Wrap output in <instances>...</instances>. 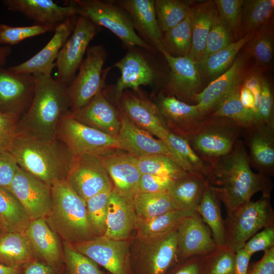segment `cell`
<instances>
[{
	"label": "cell",
	"instance_id": "obj_1",
	"mask_svg": "<svg viewBox=\"0 0 274 274\" xmlns=\"http://www.w3.org/2000/svg\"><path fill=\"white\" fill-rule=\"evenodd\" d=\"M208 185L230 212L261 192L270 197L272 184L268 178L251 169L244 142L238 139L227 154L207 163Z\"/></svg>",
	"mask_w": 274,
	"mask_h": 274
},
{
	"label": "cell",
	"instance_id": "obj_2",
	"mask_svg": "<svg viewBox=\"0 0 274 274\" xmlns=\"http://www.w3.org/2000/svg\"><path fill=\"white\" fill-rule=\"evenodd\" d=\"M8 152L21 169L51 186L66 180L74 156L57 139L46 141L18 131Z\"/></svg>",
	"mask_w": 274,
	"mask_h": 274
},
{
	"label": "cell",
	"instance_id": "obj_3",
	"mask_svg": "<svg viewBox=\"0 0 274 274\" xmlns=\"http://www.w3.org/2000/svg\"><path fill=\"white\" fill-rule=\"evenodd\" d=\"M33 75L36 80L33 97L19 119L17 131L41 140H54L61 117L70 112L67 86L51 74Z\"/></svg>",
	"mask_w": 274,
	"mask_h": 274
},
{
	"label": "cell",
	"instance_id": "obj_4",
	"mask_svg": "<svg viewBox=\"0 0 274 274\" xmlns=\"http://www.w3.org/2000/svg\"><path fill=\"white\" fill-rule=\"evenodd\" d=\"M52 206L45 218L50 227L71 244L88 240L94 231L87 217L85 201L66 180L51 186Z\"/></svg>",
	"mask_w": 274,
	"mask_h": 274
},
{
	"label": "cell",
	"instance_id": "obj_5",
	"mask_svg": "<svg viewBox=\"0 0 274 274\" xmlns=\"http://www.w3.org/2000/svg\"><path fill=\"white\" fill-rule=\"evenodd\" d=\"M244 130L231 119L207 116L187 140L207 163L228 154Z\"/></svg>",
	"mask_w": 274,
	"mask_h": 274
},
{
	"label": "cell",
	"instance_id": "obj_6",
	"mask_svg": "<svg viewBox=\"0 0 274 274\" xmlns=\"http://www.w3.org/2000/svg\"><path fill=\"white\" fill-rule=\"evenodd\" d=\"M224 220L226 245L235 252L262 228L274 226V211L270 197L262 195L227 213Z\"/></svg>",
	"mask_w": 274,
	"mask_h": 274
},
{
	"label": "cell",
	"instance_id": "obj_7",
	"mask_svg": "<svg viewBox=\"0 0 274 274\" xmlns=\"http://www.w3.org/2000/svg\"><path fill=\"white\" fill-rule=\"evenodd\" d=\"M73 1L80 16L111 31L126 47L132 49L138 46L151 50V46L137 35L130 17L114 2L100 0Z\"/></svg>",
	"mask_w": 274,
	"mask_h": 274
},
{
	"label": "cell",
	"instance_id": "obj_8",
	"mask_svg": "<svg viewBox=\"0 0 274 274\" xmlns=\"http://www.w3.org/2000/svg\"><path fill=\"white\" fill-rule=\"evenodd\" d=\"M107 57L101 45L88 48L78 74L67 86L71 113L80 110L102 91L106 76L102 67Z\"/></svg>",
	"mask_w": 274,
	"mask_h": 274
},
{
	"label": "cell",
	"instance_id": "obj_9",
	"mask_svg": "<svg viewBox=\"0 0 274 274\" xmlns=\"http://www.w3.org/2000/svg\"><path fill=\"white\" fill-rule=\"evenodd\" d=\"M56 138L74 156H102L120 149L116 138L80 123L72 116L70 111L61 117Z\"/></svg>",
	"mask_w": 274,
	"mask_h": 274
},
{
	"label": "cell",
	"instance_id": "obj_10",
	"mask_svg": "<svg viewBox=\"0 0 274 274\" xmlns=\"http://www.w3.org/2000/svg\"><path fill=\"white\" fill-rule=\"evenodd\" d=\"M99 27L80 16L74 30L66 41L55 60L56 79L67 86L73 81L84 59L90 42L97 35Z\"/></svg>",
	"mask_w": 274,
	"mask_h": 274
},
{
	"label": "cell",
	"instance_id": "obj_11",
	"mask_svg": "<svg viewBox=\"0 0 274 274\" xmlns=\"http://www.w3.org/2000/svg\"><path fill=\"white\" fill-rule=\"evenodd\" d=\"M66 181L85 201L95 195L113 188L100 156H74Z\"/></svg>",
	"mask_w": 274,
	"mask_h": 274
},
{
	"label": "cell",
	"instance_id": "obj_12",
	"mask_svg": "<svg viewBox=\"0 0 274 274\" xmlns=\"http://www.w3.org/2000/svg\"><path fill=\"white\" fill-rule=\"evenodd\" d=\"M140 241L132 262L136 274H166L179 262L177 229L160 237Z\"/></svg>",
	"mask_w": 274,
	"mask_h": 274
},
{
	"label": "cell",
	"instance_id": "obj_13",
	"mask_svg": "<svg viewBox=\"0 0 274 274\" xmlns=\"http://www.w3.org/2000/svg\"><path fill=\"white\" fill-rule=\"evenodd\" d=\"M75 249L111 274H130L129 243L104 235L72 244Z\"/></svg>",
	"mask_w": 274,
	"mask_h": 274
},
{
	"label": "cell",
	"instance_id": "obj_14",
	"mask_svg": "<svg viewBox=\"0 0 274 274\" xmlns=\"http://www.w3.org/2000/svg\"><path fill=\"white\" fill-rule=\"evenodd\" d=\"M35 88L33 75L0 67V113L20 118L31 105Z\"/></svg>",
	"mask_w": 274,
	"mask_h": 274
},
{
	"label": "cell",
	"instance_id": "obj_15",
	"mask_svg": "<svg viewBox=\"0 0 274 274\" xmlns=\"http://www.w3.org/2000/svg\"><path fill=\"white\" fill-rule=\"evenodd\" d=\"M8 189L19 200L30 220L46 218L50 213L51 186L19 167Z\"/></svg>",
	"mask_w": 274,
	"mask_h": 274
},
{
	"label": "cell",
	"instance_id": "obj_16",
	"mask_svg": "<svg viewBox=\"0 0 274 274\" xmlns=\"http://www.w3.org/2000/svg\"><path fill=\"white\" fill-rule=\"evenodd\" d=\"M118 102L120 111L134 125L163 141L176 156L180 164L168 143L170 132L165 127L155 104L142 95L125 91Z\"/></svg>",
	"mask_w": 274,
	"mask_h": 274
},
{
	"label": "cell",
	"instance_id": "obj_17",
	"mask_svg": "<svg viewBox=\"0 0 274 274\" xmlns=\"http://www.w3.org/2000/svg\"><path fill=\"white\" fill-rule=\"evenodd\" d=\"M161 53L170 68L167 88L172 96L186 103L195 100L202 85L197 62L188 56H173L164 49Z\"/></svg>",
	"mask_w": 274,
	"mask_h": 274
},
{
	"label": "cell",
	"instance_id": "obj_18",
	"mask_svg": "<svg viewBox=\"0 0 274 274\" xmlns=\"http://www.w3.org/2000/svg\"><path fill=\"white\" fill-rule=\"evenodd\" d=\"M177 232L178 261L208 255L218 247L210 229L196 212L181 221Z\"/></svg>",
	"mask_w": 274,
	"mask_h": 274
},
{
	"label": "cell",
	"instance_id": "obj_19",
	"mask_svg": "<svg viewBox=\"0 0 274 274\" xmlns=\"http://www.w3.org/2000/svg\"><path fill=\"white\" fill-rule=\"evenodd\" d=\"M119 114L120 127L116 138L120 150L136 158L152 155L166 156L180 165L176 156L163 141L134 125L120 111Z\"/></svg>",
	"mask_w": 274,
	"mask_h": 274
},
{
	"label": "cell",
	"instance_id": "obj_20",
	"mask_svg": "<svg viewBox=\"0 0 274 274\" xmlns=\"http://www.w3.org/2000/svg\"><path fill=\"white\" fill-rule=\"evenodd\" d=\"M8 10L19 12L35 21V24L54 28L67 19L78 14L73 1L66 6H60L52 0H4Z\"/></svg>",
	"mask_w": 274,
	"mask_h": 274
},
{
	"label": "cell",
	"instance_id": "obj_21",
	"mask_svg": "<svg viewBox=\"0 0 274 274\" xmlns=\"http://www.w3.org/2000/svg\"><path fill=\"white\" fill-rule=\"evenodd\" d=\"M100 156L113 183V190L132 201L139 192L142 175L136 165V157L120 149Z\"/></svg>",
	"mask_w": 274,
	"mask_h": 274
},
{
	"label": "cell",
	"instance_id": "obj_22",
	"mask_svg": "<svg viewBox=\"0 0 274 274\" xmlns=\"http://www.w3.org/2000/svg\"><path fill=\"white\" fill-rule=\"evenodd\" d=\"M156 105L168 130L186 139L204 118L197 105H189L174 96L161 94Z\"/></svg>",
	"mask_w": 274,
	"mask_h": 274
},
{
	"label": "cell",
	"instance_id": "obj_23",
	"mask_svg": "<svg viewBox=\"0 0 274 274\" xmlns=\"http://www.w3.org/2000/svg\"><path fill=\"white\" fill-rule=\"evenodd\" d=\"M247 57V54L238 55L226 71L197 94L195 101L203 117L210 115L223 98L239 85L245 74Z\"/></svg>",
	"mask_w": 274,
	"mask_h": 274
},
{
	"label": "cell",
	"instance_id": "obj_24",
	"mask_svg": "<svg viewBox=\"0 0 274 274\" xmlns=\"http://www.w3.org/2000/svg\"><path fill=\"white\" fill-rule=\"evenodd\" d=\"M71 17L57 26L48 43L31 58L17 65L8 67L16 73L31 75L51 74L62 47L72 33L77 19Z\"/></svg>",
	"mask_w": 274,
	"mask_h": 274
},
{
	"label": "cell",
	"instance_id": "obj_25",
	"mask_svg": "<svg viewBox=\"0 0 274 274\" xmlns=\"http://www.w3.org/2000/svg\"><path fill=\"white\" fill-rule=\"evenodd\" d=\"M114 66L118 68L120 77L114 85V93L118 102L123 92L130 88L138 91L141 86L152 84L156 79L154 70L140 53L130 49Z\"/></svg>",
	"mask_w": 274,
	"mask_h": 274
},
{
	"label": "cell",
	"instance_id": "obj_26",
	"mask_svg": "<svg viewBox=\"0 0 274 274\" xmlns=\"http://www.w3.org/2000/svg\"><path fill=\"white\" fill-rule=\"evenodd\" d=\"M72 116L80 123L116 138L120 127L119 112L102 91Z\"/></svg>",
	"mask_w": 274,
	"mask_h": 274
},
{
	"label": "cell",
	"instance_id": "obj_27",
	"mask_svg": "<svg viewBox=\"0 0 274 274\" xmlns=\"http://www.w3.org/2000/svg\"><path fill=\"white\" fill-rule=\"evenodd\" d=\"M250 165L267 177L273 173L274 127L257 123L245 129Z\"/></svg>",
	"mask_w": 274,
	"mask_h": 274
},
{
	"label": "cell",
	"instance_id": "obj_28",
	"mask_svg": "<svg viewBox=\"0 0 274 274\" xmlns=\"http://www.w3.org/2000/svg\"><path fill=\"white\" fill-rule=\"evenodd\" d=\"M136 221L132 201L112 190L104 235L116 240H126L135 228Z\"/></svg>",
	"mask_w": 274,
	"mask_h": 274
},
{
	"label": "cell",
	"instance_id": "obj_29",
	"mask_svg": "<svg viewBox=\"0 0 274 274\" xmlns=\"http://www.w3.org/2000/svg\"><path fill=\"white\" fill-rule=\"evenodd\" d=\"M24 234L33 254L42 261L57 267L61 258V247L57 233L50 227L45 218L30 221Z\"/></svg>",
	"mask_w": 274,
	"mask_h": 274
},
{
	"label": "cell",
	"instance_id": "obj_30",
	"mask_svg": "<svg viewBox=\"0 0 274 274\" xmlns=\"http://www.w3.org/2000/svg\"><path fill=\"white\" fill-rule=\"evenodd\" d=\"M128 13L134 28L160 52L162 32L157 20L154 0H121L115 2Z\"/></svg>",
	"mask_w": 274,
	"mask_h": 274
},
{
	"label": "cell",
	"instance_id": "obj_31",
	"mask_svg": "<svg viewBox=\"0 0 274 274\" xmlns=\"http://www.w3.org/2000/svg\"><path fill=\"white\" fill-rule=\"evenodd\" d=\"M207 183L203 175L187 172L174 181L167 193L179 209L195 212Z\"/></svg>",
	"mask_w": 274,
	"mask_h": 274
},
{
	"label": "cell",
	"instance_id": "obj_32",
	"mask_svg": "<svg viewBox=\"0 0 274 274\" xmlns=\"http://www.w3.org/2000/svg\"><path fill=\"white\" fill-rule=\"evenodd\" d=\"M216 10L214 1H203L193 6L190 5L188 15L191 22L192 42L188 56L197 62L202 58Z\"/></svg>",
	"mask_w": 274,
	"mask_h": 274
},
{
	"label": "cell",
	"instance_id": "obj_33",
	"mask_svg": "<svg viewBox=\"0 0 274 274\" xmlns=\"http://www.w3.org/2000/svg\"><path fill=\"white\" fill-rule=\"evenodd\" d=\"M255 32L244 35L239 40L197 62L201 78H216L226 71L233 63L239 50L252 39Z\"/></svg>",
	"mask_w": 274,
	"mask_h": 274
},
{
	"label": "cell",
	"instance_id": "obj_34",
	"mask_svg": "<svg viewBox=\"0 0 274 274\" xmlns=\"http://www.w3.org/2000/svg\"><path fill=\"white\" fill-rule=\"evenodd\" d=\"M34 254L24 233L0 232V264L21 267L34 260Z\"/></svg>",
	"mask_w": 274,
	"mask_h": 274
},
{
	"label": "cell",
	"instance_id": "obj_35",
	"mask_svg": "<svg viewBox=\"0 0 274 274\" xmlns=\"http://www.w3.org/2000/svg\"><path fill=\"white\" fill-rule=\"evenodd\" d=\"M30 221L15 195L8 188L0 186V227L2 230L24 233Z\"/></svg>",
	"mask_w": 274,
	"mask_h": 274
},
{
	"label": "cell",
	"instance_id": "obj_36",
	"mask_svg": "<svg viewBox=\"0 0 274 274\" xmlns=\"http://www.w3.org/2000/svg\"><path fill=\"white\" fill-rule=\"evenodd\" d=\"M220 201L207 183L201 200L195 211L210 229L217 246L223 247L226 245V232Z\"/></svg>",
	"mask_w": 274,
	"mask_h": 274
},
{
	"label": "cell",
	"instance_id": "obj_37",
	"mask_svg": "<svg viewBox=\"0 0 274 274\" xmlns=\"http://www.w3.org/2000/svg\"><path fill=\"white\" fill-rule=\"evenodd\" d=\"M195 212L178 209L150 220L137 219L135 228L138 231V236L140 239L161 237L176 229L184 218Z\"/></svg>",
	"mask_w": 274,
	"mask_h": 274
},
{
	"label": "cell",
	"instance_id": "obj_38",
	"mask_svg": "<svg viewBox=\"0 0 274 274\" xmlns=\"http://www.w3.org/2000/svg\"><path fill=\"white\" fill-rule=\"evenodd\" d=\"M132 201L138 220H150L179 209L167 193L139 192Z\"/></svg>",
	"mask_w": 274,
	"mask_h": 274
},
{
	"label": "cell",
	"instance_id": "obj_39",
	"mask_svg": "<svg viewBox=\"0 0 274 274\" xmlns=\"http://www.w3.org/2000/svg\"><path fill=\"white\" fill-rule=\"evenodd\" d=\"M238 87L223 98L208 116L231 119L247 129L255 124V119L241 101Z\"/></svg>",
	"mask_w": 274,
	"mask_h": 274
},
{
	"label": "cell",
	"instance_id": "obj_40",
	"mask_svg": "<svg viewBox=\"0 0 274 274\" xmlns=\"http://www.w3.org/2000/svg\"><path fill=\"white\" fill-rule=\"evenodd\" d=\"M273 10V0H244L241 16L243 34L255 32L269 21Z\"/></svg>",
	"mask_w": 274,
	"mask_h": 274
},
{
	"label": "cell",
	"instance_id": "obj_41",
	"mask_svg": "<svg viewBox=\"0 0 274 274\" xmlns=\"http://www.w3.org/2000/svg\"><path fill=\"white\" fill-rule=\"evenodd\" d=\"M163 33L162 44L166 52L174 57L188 55L192 42L191 22L188 15L175 27Z\"/></svg>",
	"mask_w": 274,
	"mask_h": 274
},
{
	"label": "cell",
	"instance_id": "obj_42",
	"mask_svg": "<svg viewBox=\"0 0 274 274\" xmlns=\"http://www.w3.org/2000/svg\"><path fill=\"white\" fill-rule=\"evenodd\" d=\"M168 140L171 149L179 158L184 170L198 173L207 177V164L194 151L187 139L169 132Z\"/></svg>",
	"mask_w": 274,
	"mask_h": 274
},
{
	"label": "cell",
	"instance_id": "obj_43",
	"mask_svg": "<svg viewBox=\"0 0 274 274\" xmlns=\"http://www.w3.org/2000/svg\"><path fill=\"white\" fill-rule=\"evenodd\" d=\"M154 8L158 25L163 33L187 16L190 5L179 0H155Z\"/></svg>",
	"mask_w": 274,
	"mask_h": 274
},
{
	"label": "cell",
	"instance_id": "obj_44",
	"mask_svg": "<svg viewBox=\"0 0 274 274\" xmlns=\"http://www.w3.org/2000/svg\"><path fill=\"white\" fill-rule=\"evenodd\" d=\"M136 163L141 174L157 175L177 179L187 172L172 158L162 155L136 158Z\"/></svg>",
	"mask_w": 274,
	"mask_h": 274
},
{
	"label": "cell",
	"instance_id": "obj_45",
	"mask_svg": "<svg viewBox=\"0 0 274 274\" xmlns=\"http://www.w3.org/2000/svg\"><path fill=\"white\" fill-rule=\"evenodd\" d=\"M264 80L260 70L254 68L245 74L238 87L240 100L245 108L253 115L255 124Z\"/></svg>",
	"mask_w": 274,
	"mask_h": 274
},
{
	"label": "cell",
	"instance_id": "obj_46",
	"mask_svg": "<svg viewBox=\"0 0 274 274\" xmlns=\"http://www.w3.org/2000/svg\"><path fill=\"white\" fill-rule=\"evenodd\" d=\"M249 43L247 55L252 56L259 65H268L273 53V33L270 21L260 26Z\"/></svg>",
	"mask_w": 274,
	"mask_h": 274
},
{
	"label": "cell",
	"instance_id": "obj_47",
	"mask_svg": "<svg viewBox=\"0 0 274 274\" xmlns=\"http://www.w3.org/2000/svg\"><path fill=\"white\" fill-rule=\"evenodd\" d=\"M232 36L230 29L216 10L201 60L234 42Z\"/></svg>",
	"mask_w": 274,
	"mask_h": 274
},
{
	"label": "cell",
	"instance_id": "obj_48",
	"mask_svg": "<svg viewBox=\"0 0 274 274\" xmlns=\"http://www.w3.org/2000/svg\"><path fill=\"white\" fill-rule=\"evenodd\" d=\"M236 252L226 245L217 248L206 255L204 274H232Z\"/></svg>",
	"mask_w": 274,
	"mask_h": 274
},
{
	"label": "cell",
	"instance_id": "obj_49",
	"mask_svg": "<svg viewBox=\"0 0 274 274\" xmlns=\"http://www.w3.org/2000/svg\"><path fill=\"white\" fill-rule=\"evenodd\" d=\"M112 190L101 192L85 201L89 222L94 232L100 235L105 232L109 197Z\"/></svg>",
	"mask_w": 274,
	"mask_h": 274
},
{
	"label": "cell",
	"instance_id": "obj_50",
	"mask_svg": "<svg viewBox=\"0 0 274 274\" xmlns=\"http://www.w3.org/2000/svg\"><path fill=\"white\" fill-rule=\"evenodd\" d=\"M63 254L68 274H103L94 261L66 241L63 242Z\"/></svg>",
	"mask_w": 274,
	"mask_h": 274
},
{
	"label": "cell",
	"instance_id": "obj_51",
	"mask_svg": "<svg viewBox=\"0 0 274 274\" xmlns=\"http://www.w3.org/2000/svg\"><path fill=\"white\" fill-rule=\"evenodd\" d=\"M54 30L51 27L39 24L12 26L0 22V45H14L25 39Z\"/></svg>",
	"mask_w": 274,
	"mask_h": 274
},
{
	"label": "cell",
	"instance_id": "obj_52",
	"mask_svg": "<svg viewBox=\"0 0 274 274\" xmlns=\"http://www.w3.org/2000/svg\"><path fill=\"white\" fill-rule=\"evenodd\" d=\"M218 14L231 30L236 41L243 37L241 25L243 0H216L214 1Z\"/></svg>",
	"mask_w": 274,
	"mask_h": 274
},
{
	"label": "cell",
	"instance_id": "obj_53",
	"mask_svg": "<svg viewBox=\"0 0 274 274\" xmlns=\"http://www.w3.org/2000/svg\"><path fill=\"white\" fill-rule=\"evenodd\" d=\"M257 123L274 127L273 96L271 88L265 79L262 86L255 124Z\"/></svg>",
	"mask_w": 274,
	"mask_h": 274
},
{
	"label": "cell",
	"instance_id": "obj_54",
	"mask_svg": "<svg viewBox=\"0 0 274 274\" xmlns=\"http://www.w3.org/2000/svg\"><path fill=\"white\" fill-rule=\"evenodd\" d=\"M20 117L0 113V153L8 152L16 135Z\"/></svg>",
	"mask_w": 274,
	"mask_h": 274
},
{
	"label": "cell",
	"instance_id": "obj_55",
	"mask_svg": "<svg viewBox=\"0 0 274 274\" xmlns=\"http://www.w3.org/2000/svg\"><path fill=\"white\" fill-rule=\"evenodd\" d=\"M274 247V226L264 228L246 242L243 249L251 256L256 252L265 251Z\"/></svg>",
	"mask_w": 274,
	"mask_h": 274
},
{
	"label": "cell",
	"instance_id": "obj_56",
	"mask_svg": "<svg viewBox=\"0 0 274 274\" xmlns=\"http://www.w3.org/2000/svg\"><path fill=\"white\" fill-rule=\"evenodd\" d=\"M175 180L166 177L142 174L139 183V192L167 193Z\"/></svg>",
	"mask_w": 274,
	"mask_h": 274
},
{
	"label": "cell",
	"instance_id": "obj_57",
	"mask_svg": "<svg viewBox=\"0 0 274 274\" xmlns=\"http://www.w3.org/2000/svg\"><path fill=\"white\" fill-rule=\"evenodd\" d=\"M205 257L195 256L179 261L166 274H204Z\"/></svg>",
	"mask_w": 274,
	"mask_h": 274
},
{
	"label": "cell",
	"instance_id": "obj_58",
	"mask_svg": "<svg viewBox=\"0 0 274 274\" xmlns=\"http://www.w3.org/2000/svg\"><path fill=\"white\" fill-rule=\"evenodd\" d=\"M19 166L9 152L0 153V186L8 188Z\"/></svg>",
	"mask_w": 274,
	"mask_h": 274
},
{
	"label": "cell",
	"instance_id": "obj_59",
	"mask_svg": "<svg viewBox=\"0 0 274 274\" xmlns=\"http://www.w3.org/2000/svg\"><path fill=\"white\" fill-rule=\"evenodd\" d=\"M247 274H274V247L264 251L261 259L252 265Z\"/></svg>",
	"mask_w": 274,
	"mask_h": 274
},
{
	"label": "cell",
	"instance_id": "obj_60",
	"mask_svg": "<svg viewBox=\"0 0 274 274\" xmlns=\"http://www.w3.org/2000/svg\"><path fill=\"white\" fill-rule=\"evenodd\" d=\"M24 267L22 274H58L56 267L42 261L33 260Z\"/></svg>",
	"mask_w": 274,
	"mask_h": 274
},
{
	"label": "cell",
	"instance_id": "obj_61",
	"mask_svg": "<svg viewBox=\"0 0 274 274\" xmlns=\"http://www.w3.org/2000/svg\"><path fill=\"white\" fill-rule=\"evenodd\" d=\"M251 256L243 249L236 251L235 265L232 274H247Z\"/></svg>",
	"mask_w": 274,
	"mask_h": 274
},
{
	"label": "cell",
	"instance_id": "obj_62",
	"mask_svg": "<svg viewBox=\"0 0 274 274\" xmlns=\"http://www.w3.org/2000/svg\"><path fill=\"white\" fill-rule=\"evenodd\" d=\"M12 49L10 46L0 45V67H4L8 57L10 55Z\"/></svg>",
	"mask_w": 274,
	"mask_h": 274
},
{
	"label": "cell",
	"instance_id": "obj_63",
	"mask_svg": "<svg viewBox=\"0 0 274 274\" xmlns=\"http://www.w3.org/2000/svg\"><path fill=\"white\" fill-rule=\"evenodd\" d=\"M20 268L0 264V274H22Z\"/></svg>",
	"mask_w": 274,
	"mask_h": 274
},
{
	"label": "cell",
	"instance_id": "obj_64",
	"mask_svg": "<svg viewBox=\"0 0 274 274\" xmlns=\"http://www.w3.org/2000/svg\"><path fill=\"white\" fill-rule=\"evenodd\" d=\"M2 231H4L2 230V229L0 227V232H2Z\"/></svg>",
	"mask_w": 274,
	"mask_h": 274
}]
</instances>
